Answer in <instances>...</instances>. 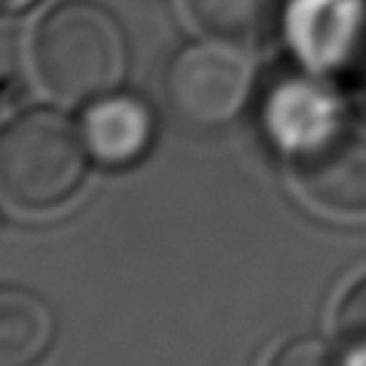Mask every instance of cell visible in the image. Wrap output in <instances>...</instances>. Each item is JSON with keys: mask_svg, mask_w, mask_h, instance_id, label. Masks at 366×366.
Listing matches in <instances>:
<instances>
[{"mask_svg": "<svg viewBox=\"0 0 366 366\" xmlns=\"http://www.w3.org/2000/svg\"><path fill=\"white\" fill-rule=\"evenodd\" d=\"M33 57L46 92L62 103H92L122 89L129 73V41L105 6L68 0L44 16Z\"/></svg>", "mask_w": 366, "mask_h": 366, "instance_id": "cell-1", "label": "cell"}, {"mask_svg": "<svg viewBox=\"0 0 366 366\" xmlns=\"http://www.w3.org/2000/svg\"><path fill=\"white\" fill-rule=\"evenodd\" d=\"M81 129L54 108H27L0 127V194L24 210L68 202L86 178Z\"/></svg>", "mask_w": 366, "mask_h": 366, "instance_id": "cell-2", "label": "cell"}, {"mask_svg": "<svg viewBox=\"0 0 366 366\" xmlns=\"http://www.w3.org/2000/svg\"><path fill=\"white\" fill-rule=\"evenodd\" d=\"M256 89V62L237 41L210 35L181 46L162 76L164 105L181 124L216 129L234 122Z\"/></svg>", "mask_w": 366, "mask_h": 366, "instance_id": "cell-3", "label": "cell"}, {"mask_svg": "<svg viewBox=\"0 0 366 366\" xmlns=\"http://www.w3.org/2000/svg\"><path fill=\"white\" fill-rule=\"evenodd\" d=\"M299 186L318 205L340 213L366 210V119L345 114L291 157Z\"/></svg>", "mask_w": 366, "mask_h": 366, "instance_id": "cell-4", "label": "cell"}, {"mask_svg": "<svg viewBox=\"0 0 366 366\" xmlns=\"http://www.w3.org/2000/svg\"><path fill=\"white\" fill-rule=\"evenodd\" d=\"M283 30L291 54L307 70H342L366 41V0H288Z\"/></svg>", "mask_w": 366, "mask_h": 366, "instance_id": "cell-5", "label": "cell"}, {"mask_svg": "<svg viewBox=\"0 0 366 366\" xmlns=\"http://www.w3.org/2000/svg\"><path fill=\"white\" fill-rule=\"evenodd\" d=\"M89 157L108 167H127L143 159L157 137V116L143 97L116 89L92 100L81 119Z\"/></svg>", "mask_w": 366, "mask_h": 366, "instance_id": "cell-6", "label": "cell"}, {"mask_svg": "<svg viewBox=\"0 0 366 366\" xmlns=\"http://www.w3.org/2000/svg\"><path fill=\"white\" fill-rule=\"evenodd\" d=\"M345 111L340 94L312 76H291L280 81L264 103V127L288 157L307 149L329 132Z\"/></svg>", "mask_w": 366, "mask_h": 366, "instance_id": "cell-7", "label": "cell"}, {"mask_svg": "<svg viewBox=\"0 0 366 366\" xmlns=\"http://www.w3.org/2000/svg\"><path fill=\"white\" fill-rule=\"evenodd\" d=\"M57 342V315L38 291L0 283V366H41Z\"/></svg>", "mask_w": 366, "mask_h": 366, "instance_id": "cell-8", "label": "cell"}, {"mask_svg": "<svg viewBox=\"0 0 366 366\" xmlns=\"http://www.w3.org/2000/svg\"><path fill=\"white\" fill-rule=\"evenodd\" d=\"M186 6L207 35L237 44L262 35L277 14V0H186Z\"/></svg>", "mask_w": 366, "mask_h": 366, "instance_id": "cell-9", "label": "cell"}, {"mask_svg": "<svg viewBox=\"0 0 366 366\" xmlns=\"http://www.w3.org/2000/svg\"><path fill=\"white\" fill-rule=\"evenodd\" d=\"M337 334L350 366H366V277L342 299L337 312Z\"/></svg>", "mask_w": 366, "mask_h": 366, "instance_id": "cell-10", "label": "cell"}, {"mask_svg": "<svg viewBox=\"0 0 366 366\" xmlns=\"http://www.w3.org/2000/svg\"><path fill=\"white\" fill-rule=\"evenodd\" d=\"M269 366H350V358L342 347H334L326 340L302 337L283 345Z\"/></svg>", "mask_w": 366, "mask_h": 366, "instance_id": "cell-11", "label": "cell"}, {"mask_svg": "<svg viewBox=\"0 0 366 366\" xmlns=\"http://www.w3.org/2000/svg\"><path fill=\"white\" fill-rule=\"evenodd\" d=\"M38 0H0V14H22L33 9Z\"/></svg>", "mask_w": 366, "mask_h": 366, "instance_id": "cell-12", "label": "cell"}]
</instances>
